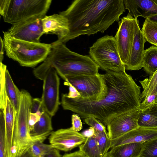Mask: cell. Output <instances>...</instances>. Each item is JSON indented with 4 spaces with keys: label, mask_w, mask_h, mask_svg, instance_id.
I'll return each mask as SVG.
<instances>
[{
    "label": "cell",
    "mask_w": 157,
    "mask_h": 157,
    "mask_svg": "<svg viewBox=\"0 0 157 157\" xmlns=\"http://www.w3.org/2000/svg\"><path fill=\"white\" fill-rule=\"evenodd\" d=\"M135 19L128 14L118 22L119 27L114 36L118 53L125 66L131 53L134 38Z\"/></svg>",
    "instance_id": "30bf717a"
},
{
    "label": "cell",
    "mask_w": 157,
    "mask_h": 157,
    "mask_svg": "<svg viewBox=\"0 0 157 157\" xmlns=\"http://www.w3.org/2000/svg\"><path fill=\"white\" fill-rule=\"evenodd\" d=\"M42 21L44 34H55L57 36V40L63 38L68 33L67 20L60 13L46 15L42 18Z\"/></svg>",
    "instance_id": "e0dca14e"
},
{
    "label": "cell",
    "mask_w": 157,
    "mask_h": 157,
    "mask_svg": "<svg viewBox=\"0 0 157 157\" xmlns=\"http://www.w3.org/2000/svg\"><path fill=\"white\" fill-rule=\"evenodd\" d=\"M138 127L157 129V103L140 112Z\"/></svg>",
    "instance_id": "44dd1931"
},
{
    "label": "cell",
    "mask_w": 157,
    "mask_h": 157,
    "mask_svg": "<svg viewBox=\"0 0 157 157\" xmlns=\"http://www.w3.org/2000/svg\"><path fill=\"white\" fill-rule=\"evenodd\" d=\"M34 76L43 81L41 98L45 112L52 117L57 112L60 104L59 101L60 79L53 67L41 64L33 70Z\"/></svg>",
    "instance_id": "ba28073f"
},
{
    "label": "cell",
    "mask_w": 157,
    "mask_h": 157,
    "mask_svg": "<svg viewBox=\"0 0 157 157\" xmlns=\"http://www.w3.org/2000/svg\"><path fill=\"white\" fill-rule=\"evenodd\" d=\"M94 136L98 147L103 156L110 148L111 139L106 130L102 132H95Z\"/></svg>",
    "instance_id": "83f0119b"
},
{
    "label": "cell",
    "mask_w": 157,
    "mask_h": 157,
    "mask_svg": "<svg viewBox=\"0 0 157 157\" xmlns=\"http://www.w3.org/2000/svg\"><path fill=\"white\" fill-rule=\"evenodd\" d=\"M51 0H1L0 13L4 21L13 25L33 18L43 17Z\"/></svg>",
    "instance_id": "5b68a950"
},
{
    "label": "cell",
    "mask_w": 157,
    "mask_h": 157,
    "mask_svg": "<svg viewBox=\"0 0 157 157\" xmlns=\"http://www.w3.org/2000/svg\"><path fill=\"white\" fill-rule=\"evenodd\" d=\"M84 121L86 123L93 128L95 132H102L106 130L105 126L94 117H87L84 119Z\"/></svg>",
    "instance_id": "d6a6232c"
},
{
    "label": "cell",
    "mask_w": 157,
    "mask_h": 157,
    "mask_svg": "<svg viewBox=\"0 0 157 157\" xmlns=\"http://www.w3.org/2000/svg\"><path fill=\"white\" fill-rule=\"evenodd\" d=\"M51 117L46 112L42 114L29 133L33 140H45L50 135L53 131Z\"/></svg>",
    "instance_id": "d6986e66"
},
{
    "label": "cell",
    "mask_w": 157,
    "mask_h": 157,
    "mask_svg": "<svg viewBox=\"0 0 157 157\" xmlns=\"http://www.w3.org/2000/svg\"><path fill=\"white\" fill-rule=\"evenodd\" d=\"M156 94L151 92L140 103V109L143 110L156 103Z\"/></svg>",
    "instance_id": "836d02e7"
},
{
    "label": "cell",
    "mask_w": 157,
    "mask_h": 157,
    "mask_svg": "<svg viewBox=\"0 0 157 157\" xmlns=\"http://www.w3.org/2000/svg\"><path fill=\"white\" fill-rule=\"evenodd\" d=\"M45 112L41 98H33L32 100L30 112L37 113L40 116Z\"/></svg>",
    "instance_id": "1f68e13d"
},
{
    "label": "cell",
    "mask_w": 157,
    "mask_h": 157,
    "mask_svg": "<svg viewBox=\"0 0 157 157\" xmlns=\"http://www.w3.org/2000/svg\"><path fill=\"white\" fill-rule=\"evenodd\" d=\"M102 157H105V155H104Z\"/></svg>",
    "instance_id": "f6af8a7d"
},
{
    "label": "cell",
    "mask_w": 157,
    "mask_h": 157,
    "mask_svg": "<svg viewBox=\"0 0 157 157\" xmlns=\"http://www.w3.org/2000/svg\"><path fill=\"white\" fill-rule=\"evenodd\" d=\"M86 138L81 133L69 128L52 131L50 135L49 140L53 148L67 152L80 146L85 142Z\"/></svg>",
    "instance_id": "7c38bea8"
},
{
    "label": "cell",
    "mask_w": 157,
    "mask_h": 157,
    "mask_svg": "<svg viewBox=\"0 0 157 157\" xmlns=\"http://www.w3.org/2000/svg\"><path fill=\"white\" fill-rule=\"evenodd\" d=\"M6 55L20 65L34 67L46 59L51 50V44L34 43L13 38L3 31Z\"/></svg>",
    "instance_id": "277c9868"
},
{
    "label": "cell",
    "mask_w": 157,
    "mask_h": 157,
    "mask_svg": "<svg viewBox=\"0 0 157 157\" xmlns=\"http://www.w3.org/2000/svg\"><path fill=\"white\" fill-rule=\"evenodd\" d=\"M66 82L74 86L82 99L98 100L106 95L107 88L103 74L93 75H71L65 77Z\"/></svg>",
    "instance_id": "9c48e42d"
},
{
    "label": "cell",
    "mask_w": 157,
    "mask_h": 157,
    "mask_svg": "<svg viewBox=\"0 0 157 157\" xmlns=\"http://www.w3.org/2000/svg\"><path fill=\"white\" fill-rule=\"evenodd\" d=\"M125 9L124 0H75L59 13L67 20L69 31L65 37L52 43L65 44L81 35L104 33Z\"/></svg>",
    "instance_id": "7a4b0ae2"
},
{
    "label": "cell",
    "mask_w": 157,
    "mask_h": 157,
    "mask_svg": "<svg viewBox=\"0 0 157 157\" xmlns=\"http://www.w3.org/2000/svg\"><path fill=\"white\" fill-rule=\"evenodd\" d=\"M52 45L50 53L41 64L53 67L64 80L68 76L93 75L99 74L98 66L90 56L72 52L63 43Z\"/></svg>",
    "instance_id": "3957f363"
},
{
    "label": "cell",
    "mask_w": 157,
    "mask_h": 157,
    "mask_svg": "<svg viewBox=\"0 0 157 157\" xmlns=\"http://www.w3.org/2000/svg\"><path fill=\"white\" fill-rule=\"evenodd\" d=\"M135 19L134 40L130 56L125 66V69L128 70H139L143 67L144 46L146 40L140 29L138 20Z\"/></svg>",
    "instance_id": "5bb4252c"
},
{
    "label": "cell",
    "mask_w": 157,
    "mask_h": 157,
    "mask_svg": "<svg viewBox=\"0 0 157 157\" xmlns=\"http://www.w3.org/2000/svg\"><path fill=\"white\" fill-rule=\"evenodd\" d=\"M5 85L7 95L16 112L19 105L21 92L14 83L7 69L5 74Z\"/></svg>",
    "instance_id": "7402d4cb"
},
{
    "label": "cell",
    "mask_w": 157,
    "mask_h": 157,
    "mask_svg": "<svg viewBox=\"0 0 157 157\" xmlns=\"http://www.w3.org/2000/svg\"><path fill=\"white\" fill-rule=\"evenodd\" d=\"M72 126L70 128L72 130L78 132L82 128V125L80 117L78 114H73L71 116Z\"/></svg>",
    "instance_id": "e575fe53"
},
{
    "label": "cell",
    "mask_w": 157,
    "mask_h": 157,
    "mask_svg": "<svg viewBox=\"0 0 157 157\" xmlns=\"http://www.w3.org/2000/svg\"><path fill=\"white\" fill-rule=\"evenodd\" d=\"M90 56L99 68L105 71L125 72V67L118 51L115 37L105 35L98 39L90 48Z\"/></svg>",
    "instance_id": "8992f818"
},
{
    "label": "cell",
    "mask_w": 157,
    "mask_h": 157,
    "mask_svg": "<svg viewBox=\"0 0 157 157\" xmlns=\"http://www.w3.org/2000/svg\"><path fill=\"white\" fill-rule=\"evenodd\" d=\"M128 14L137 18L139 16L151 19L157 16V5L154 0H124Z\"/></svg>",
    "instance_id": "2e32d148"
},
{
    "label": "cell",
    "mask_w": 157,
    "mask_h": 157,
    "mask_svg": "<svg viewBox=\"0 0 157 157\" xmlns=\"http://www.w3.org/2000/svg\"><path fill=\"white\" fill-rule=\"evenodd\" d=\"M79 147V151L87 157H102L94 136L86 138L85 142Z\"/></svg>",
    "instance_id": "484cf974"
},
{
    "label": "cell",
    "mask_w": 157,
    "mask_h": 157,
    "mask_svg": "<svg viewBox=\"0 0 157 157\" xmlns=\"http://www.w3.org/2000/svg\"><path fill=\"white\" fill-rule=\"evenodd\" d=\"M41 116L37 113H33L30 112L29 120V133L32 129L35 124L39 120Z\"/></svg>",
    "instance_id": "d590c367"
},
{
    "label": "cell",
    "mask_w": 157,
    "mask_h": 157,
    "mask_svg": "<svg viewBox=\"0 0 157 157\" xmlns=\"http://www.w3.org/2000/svg\"><path fill=\"white\" fill-rule=\"evenodd\" d=\"M29 147L21 154L17 155L15 157H33L29 150Z\"/></svg>",
    "instance_id": "60d3db41"
},
{
    "label": "cell",
    "mask_w": 157,
    "mask_h": 157,
    "mask_svg": "<svg viewBox=\"0 0 157 157\" xmlns=\"http://www.w3.org/2000/svg\"><path fill=\"white\" fill-rule=\"evenodd\" d=\"M141 31L146 41L157 47V22L145 19Z\"/></svg>",
    "instance_id": "d4e9b609"
},
{
    "label": "cell",
    "mask_w": 157,
    "mask_h": 157,
    "mask_svg": "<svg viewBox=\"0 0 157 157\" xmlns=\"http://www.w3.org/2000/svg\"><path fill=\"white\" fill-rule=\"evenodd\" d=\"M4 46L3 40L0 37V63L2 62L3 59Z\"/></svg>",
    "instance_id": "b9f144b4"
},
{
    "label": "cell",
    "mask_w": 157,
    "mask_h": 157,
    "mask_svg": "<svg viewBox=\"0 0 157 157\" xmlns=\"http://www.w3.org/2000/svg\"><path fill=\"white\" fill-rule=\"evenodd\" d=\"M44 157H62L59 150L53 148Z\"/></svg>",
    "instance_id": "f35d334b"
},
{
    "label": "cell",
    "mask_w": 157,
    "mask_h": 157,
    "mask_svg": "<svg viewBox=\"0 0 157 157\" xmlns=\"http://www.w3.org/2000/svg\"><path fill=\"white\" fill-rule=\"evenodd\" d=\"M105 157H113L112 156H110L107 153V152L104 155Z\"/></svg>",
    "instance_id": "ee69618b"
},
{
    "label": "cell",
    "mask_w": 157,
    "mask_h": 157,
    "mask_svg": "<svg viewBox=\"0 0 157 157\" xmlns=\"http://www.w3.org/2000/svg\"><path fill=\"white\" fill-rule=\"evenodd\" d=\"M140 109L122 114L115 117L107 125L108 134L111 140L119 137L138 127L137 121Z\"/></svg>",
    "instance_id": "4fadbf2b"
},
{
    "label": "cell",
    "mask_w": 157,
    "mask_h": 157,
    "mask_svg": "<svg viewBox=\"0 0 157 157\" xmlns=\"http://www.w3.org/2000/svg\"><path fill=\"white\" fill-rule=\"evenodd\" d=\"M140 82L143 89L140 96V103L151 92L156 94V103H157V70L149 78Z\"/></svg>",
    "instance_id": "cb8c5ba5"
},
{
    "label": "cell",
    "mask_w": 157,
    "mask_h": 157,
    "mask_svg": "<svg viewBox=\"0 0 157 157\" xmlns=\"http://www.w3.org/2000/svg\"><path fill=\"white\" fill-rule=\"evenodd\" d=\"M19 105L16 112L13 133V145L17 154H20L28 148L33 141L30 135L29 120L32 98L25 90H21Z\"/></svg>",
    "instance_id": "52a82bcc"
},
{
    "label": "cell",
    "mask_w": 157,
    "mask_h": 157,
    "mask_svg": "<svg viewBox=\"0 0 157 157\" xmlns=\"http://www.w3.org/2000/svg\"><path fill=\"white\" fill-rule=\"evenodd\" d=\"M0 108L3 107L6 103L7 94L5 85V74L6 66L2 62L0 63Z\"/></svg>",
    "instance_id": "4dcf8cb0"
},
{
    "label": "cell",
    "mask_w": 157,
    "mask_h": 157,
    "mask_svg": "<svg viewBox=\"0 0 157 157\" xmlns=\"http://www.w3.org/2000/svg\"><path fill=\"white\" fill-rule=\"evenodd\" d=\"M43 17L30 19L13 25L7 31L12 37L24 41L39 43L44 34Z\"/></svg>",
    "instance_id": "8fae6325"
},
{
    "label": "cell",
    "mask_w": 157,
    "mask_h": 157,
    "mask_svg": "<svg viewBox=\"0 0 157 157\" xmlns=\"http://www.w3.org/2000/svg\"><path fill=\"white\" fill-rule=\"evenodd\" d=\"M157 138V129L138 127L115 139L111 140L110 148L133 143H144Z\"/></svg>",
    "instance_id": "9a60e30c"
},
{
    "label": "cell",
    "mask_w": 157,
    "mask_h": 157,
    "mask_svg": "<svg viewBox=\"0 0 157 157\" xmlns=\"http://www.w3.org/2000/svg\"><path fill=\"white\" fill-rule=\"evenodd\" d=\"M143 144L133 143L119 145L111 148L107 153L113 157H139Z\"/></svg>",
    "instance_id": "ffe728a7"
},
{
    "label": "cell",
    "mask_w": 157,
    "mask_h": 157,
    "mask_svg": "<svg viewBox=\"0 0 157 157\" xmlns=\"http://www.w3.org/2000/svg\"><path fill=\"white\" fill-rule=\"evenodd\" d=\"M155 2V3L157 5V0H154ZM151 20L153 21H155L156 22H157V16L153 17L151 19H150Z\"/></svg>",
    "instance_id": "7bdbcfd3"
},
{
    "label": "cell",
    "mask_w": 157,
    "mask_h": 157,
    "mask_svg": "<svg viewBox=\"0 0 157 157\" xmlns=\"http://www.w3.org/2000/svg\"><path fill=\"white\" fill-rule=\"evenodd\" d=\"M139 157H157V138L143 144Z\"/></svg>",
    "instance_id": "f546056e"
},
{
    "label": "cell",
    "mask_w": 157,
    "mask_h": 157,
    "mask_svg": "<svg viewBox=\"0 0 157 157\" xmlns=\"http://www.w3.org/2000/svg\"><path fill=\"white\" fill-rule=\"evenodd\" d=\"M95 133L94 129L93 128L90 127L89 129L83 132L81 134L84 137L87 138L94 136Z\"/></svg>",
    "instance_id": "ab89813d"
},
{
    "label": "cell",
    "mask_w": 157,
    "mask_h": 157,
    "mask_svg": "<svg viewBox=\"0 0 157 157\" xmlns=\"http://www.w3.org/2000/svg\"><path fill=\"white\" fill-rule=\"evenodd\" d=\"M62 157H87L80 151H77L70 153L65 154Z\"/></svg>",
    "instance_id": "74e56055"
},
{
    "label": "cell",
    "mask_w": 157,
    "mask_h": 157,
    "mask_svg": "<svg viewBox=\"0 0 157 157\" xmlns=\"http://www.w3.org/2000/svg\"><path fill=\"white\" fill-rule=\"evenodd\" d=\"M0 157H7L6 151V131L4 113L0 110Z\"/></svg>",
    "instance_id": "f1b7e54d"
},
{
    "label": "cell",
    "mask_w": 157,
    "mask_h": 157,
    "mask_svg": "<svg viewBox=\"0 0 157 157\" xmlns=\"http://www.w3.org/2000/svg\"><path fill=\"white\" fill-rule=\"evenodd\" d=\"M107 88L102 99L90 100L62 95L61 104L65 110L78 114L82 118L93 117L105 126L117 117L140 109V87L125 72L106 71L103 74Z\"/></svg>",
    "instance_id": "6da1fadb"
},
{
    "label": "cell",
    "mask_w": 157,
    "mask_h": 157,
    "mask_svg": "<svg viewBox=\"0 0 157 157\" xmlns=\"http://www.w3.org/2000/svg\"><path fill=\"white\" fill-rule=\"evenodd\" d=\"M45 140H33L29 147V150L33 157H44L53 148L50 144L43 143Z\"/></svg>",
    "instance_id": "4316f807"
},
{
    "label": "cell",
    "mask_w": 157,
    "mask_h": 157,
    "mask_svg": "<svg viewBox=\"0 0 157 157\" xmlns=\"http://www.w3.org/2000/svg\"><path fill=\"white\" fill-rule=\"evenodd\" d=\"M66 83L69 86V92L68 94H67L68 97L71 98H75L80 96L79 93L74 86L69 83L66 82Z\"/></svg>",
    "instance_id": "8d00e7d4"
},
{
    "label": "cell",
    "mask_w": 157,
    "mask_h": 157,
    "mask_svg": "<svg viewBox=\"0 0 157 157\" xmlns=\"http://www.w3.org/2000/svg\"><path fill=\"white\" fill-rule=\"evenodd\" d=\"M2 110V109H1ZM3 111L6 126V151L7 157H14L16 153L13 145V133L16 111L7 96Z\"/></svg>",
    "instance_id": "ac0fdd59"
},
{
    "label": "cell",
    "mask_w": 157,
    "mask_h": 157,
    "mask_svg": "<svg viewBox=\"0 0 157 157\" xmlns=\"http://www.w3.org/2000/svg\"><path fill=\"white\" fill-rule=\"evenodd\" d=\"M143 67L150 75L157 70V47L151 46L144 50Z\"/></svg>",
    "instance_id": "603a6c76"
}]
</instances>
